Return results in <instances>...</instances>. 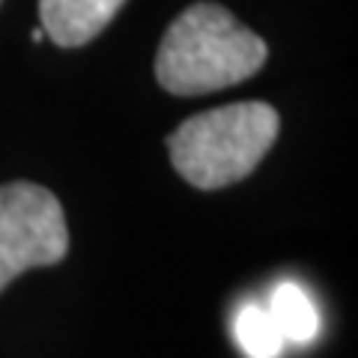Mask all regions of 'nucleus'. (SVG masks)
Here are the masks:
<instances>
[{
  "mask_svg": "<svg viewBox=\"0 0 358 358\" xmlns=\"http://www.w3.org/2000/svg\"><path fill=\"white\" fill-rule=\"evenodd\" d=\"M69 254L60 200L36 182L0 185V293L21 272L54 266Z\"/></svg>",
  "mask_w": 358,
  "mask_h": 358,
  "instance_id": "7ed1b4c3",
  "label": "nucleus"
},
{
  "mask_svg": "<svg viewBox=\"0 0 358 358\" xmlns=\"http://www.w3.org/2000/svg\"><path fill=\"white\" fill-rule=\"evenodd\" d=\"M126 0H39L45 39L60 48H81L102 33Z\"/></svg>",
  "mask_w": 358,
  "mask_h": 358,
  "instance_id": "20e7f679",
  "label": "nucleus"
},
{
  "mask_svg": "<svg viewBox=\"0 0 358 358\" xmlns=\"http://www.w3.org/2000/svg\"><path fill=\"white\" fill-rule=\"evenodd\" d=\"M268 313H272L278 331L284 341L293 343H310L320 331V313L313 299L293 281H284L272 289L268 299Z\"/></svg>",
  "mask_w": 358,
  "mask_h": 358,
  "instance_id": "39448f33",
  "label": "nucleus"
},
{
  "mask_svg": "<svg viewBox=\"0 0 358 358\" xmlns=\"http://www.w3.org/2000/svg\"><path fill=\"white\" fill-rule=\"evenodd\" d=\"M30 39H33V42H42V39H45V30H42V27H36V30L30 33Z\"/></svg>",
  "mask_w": 358,
  "mask_h": 358,
  "instance_id": "0eeeda50",
  "label": "nucleus"
},
{
  "mask_svg": "<svg viewBox=\"0 0 358 358\" xmlns=\"http://www.w3.org/2000/svg\"><path fill=\"white\" fill-rule=\"evenodd\" d=\"M233 334L248 358H278L284 350V338L278 331L268 308L245 305L233 320Z\"/></svg>",
  "mask_w": 358,
  "mask_h": 358,
  "instance_id": "423d86ee",
  "label": "nucleus"
},
{
  "mask_svg": "<svg viewBox=\"0 0 358 358\" xmlns=\"http://www.w3.org/2000/svg\"><path fill=\"white\" fill-rule=\"evenodd\" d=\"M281 131V117L266 102H233L188 117L167 138L173 171L200 192L251 176Z\"/></svg>",
  "mask_w": 358,
  "mask_h": 358,
  "instance_id": "f03ea898",
  "label": "nucleus"
},
{
  "mask_svg": "<svg viewBox=\"0 0 358 358\" xmlns=\"http://www.w3.org/2000/svg\"><path fill=\"white\" fill-rule=\"evenodd\" d=\"M263 36L218 3H194L173 18L155 54V81L173 96H206L263 69Z\"/></svg>",
  "mask_w": 358,
  "mask_h": 358,
  "instance_id": "f257e3e1",
  "label": "nucleus"
}]
</instances>
